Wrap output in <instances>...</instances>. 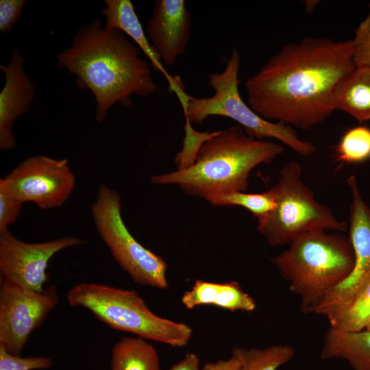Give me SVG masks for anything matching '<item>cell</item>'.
<instances>
[{"mask_svg":"<svg viewBox=\"0 0 370 370\" xmlns=\"http://www.w3.org/2000/svg\"><path fill=\"white\" fill-rule=\"evenodd\" d=\"M352 52V40L288 43L246 80L247 103L268 121L310 130L335 110L334 92L356 69Z\"/></svg>","mask_w":370,"mask_h":370,"instance_id":"1","label":"cell"},{"mask_svg":"<svg viewBox=\"0 0 370 370\" xmlns=\"http://www.w3.org/2000/svg\"><path fill=\"white\" fill-rule=\"evenodd\" d=\"M56 58L60 68L75 76L78 87L92 92L99 123L116 103L130 108L133 95L148 96L158 90L139 48L99 18L81 27L71 45Z\"/></svg>","mask_w":370,"mask_h":370,"instance_id":"2","label":"cell"},{"mask_svg":"<svg viewBox=\"0 0 370 370\" xmlns=\"http://www.w3.org/2000/svg\"><path fill=\"white\" fill-rule=\"evenodd\" d=\"M283 152L278 143L247 135L238 125L215 131L199 147L193 163L175 171L155 175L158 185H177L186 194L208 201L232 192H246L251 171L269 164Z\"/></svg>","mask_w":370,"mask_h":370,"instance_id":"3","label":"cell"},{"mask_svg":"<svg viewBox=\"0 0 370 370\" xmlns=\"http://www.w3.org/2000/svg\"><path fill=\"white\" fill-rule=\"evenodd\" d=\"M288 245L271 260L291 291L299 297L301 312L310 314L323 297L352 272L353 248L349 236L328 231L302 234Z\"/></svg>","mask_w":370,"mask_h":370,"instance_id":"4","label":"cell"},{"mask_svg":"<svg viewBox=\"0 0 370 370\" xmlns=\"http://www.w3.org/2000/svg\"><path fill=\"white\" fill-rule=\"evenodd\" d=\"M240 66V53L234 48L224 70L208 75V85L214 91L212 96L194 97L184 91L183 85L176 88L174 93L182 106L185 121L201 125L211 116L227 117L253 138L279 140L303 156L314 154L315 145L301 139L292 126L264 119L243 101L238 89Z\"/></svg>","mask_w":370,"mask_h":370,"instance_id":"5","label":"cell"},{"mask_svg":"<svg viewBox=\"0 0 370 370\" xmlns=\"http://www.w3.org/2000/svg\"><path fill=\"white\" fill-rule=\"evenodd\" d=\"M66 299L71 306L86 308L110 328L146 340L182 347L192 337L190 327L156 315L134 290L82 282L69 290Z\"/></svg>","mask_w":370,"mask_h":370,"instance_id":"6","label":"cell"},{"mask_svg":"<svg viewBox=\"0 0 370 370\" xmlns=\"http://www.w3.org/2000/svg\"><path fill=\"white\" fill-rule=\"evenodd\" d=\"M271 190L275 206L258 223V230L271 247L288 245L309 232L343 233L347 230L346 221L338 219L328 206L314 199L302 180V169L297 162L291 161L280 169L278 180Z\"/></svg>","mask_w":370,"mask_h":370,"instance_id":"7","label":"cell"},{"mask_svg":"<svg viewBox=\"0 0 370 370\" xmlns=\"http://www.w3.org/2000/svg\"><path fill=\"white\" fill-rule=\"evenodd\" d=\"M91 214L112 256L136 283L162 290L169 288L166 261L130 233L121 216V197L116 191L101 184L91 206Z\"/></svg>","mask_w":370,"mask_h":370,"instance_id":"8","label":"cell"},{"mask_svg":"<svg viewBox=\"0 0 370 370\" xmlns=\"http://www.w3.org/2000/svg\"><path fill=\"white\" fill-rule=\"evenodd\" d=\"M347 183L352 197L349 238L354 264L348 277L328 292L312 310V314L324 316L328 321L343 311L370 282V206L360 194L356 177H349Z\"/></svg>","mask_w":370,"mask_h":370,"instance_id":"9","label":"cell"},{"mask_svg":"<svg viewBox=\"0 0 370 370\" xmlns=\"http://www.w3.org/2000/svg\"><path fill=\"white\" fill-rule=\"evenodd\" d=\"M0 185L23 204L32 202L47 210L66 202L75 188V177L66 159L37 155L1 178Z\"/></svg>","mask_w":370,"mask_h":370,"instance_id":"10","label":"cell"},{"mask_svg":"<svg viewBox=\"0 0 370 370\" xmlns=\"http://www.w3.org/2000/svg\"><path fill=\"white\" fill-rule=\"evenodd\" d=\"M55 286L41 292L22 288L2 280L0 288V345L20 355L32 333L59 303Z\"/></svg>","mask_w":370,"mask_h":370,"instance_id":"11","label":"cell"},{"mask_svg":"<svg viewBox=\"0 0 370 370\" xmlns=\"http://www.w3.org/2000/svg\"><path fill=\"white\" fill-rule=\"evenodd\" d=\"M86 243L66 236L42 242L27 243L9 231L0 232V273L2 280L32 291L41 292L47 280L50 259L58 252Z\"/></svg>","mask_w":370,"mask_h":370,"instance_id":"12","label":"cell"},{"mask_svg":"<svg viewBox=\"0 0 370 370\" xmlns=\"http://www.w3.org/2000/svg\"><path fill=\"white\" fill-rule=\"evenodd\" d=\"M149 42L162 62L172 66L188 47L190 14L183 0H157L147 26Z\"/></svg>","mask_w":370,"mask_h":370,"instance_id":"13","label":"cell"},{"mask_svg":"<svg viewBox=\"0 0 370 370\" xmlns=\"http://www.w3.org/2000/svg\"><path fill=\"white\" fill-rule=\"evenodd\" d=\"M25 58L17 49L12 53L7 65H0L5 84L0 92V149L12 150L16 146L12 128L16 120L27 112L34 100L36 88L23 66Z\"/></svg>","mask_w":370,"mask_h":370,"instance_id":"14","label":"cell"},{"mask_svg":"<svg viewBox=\"0 0 370 370\" xmlns=\"http://www.w3.org/2000/svg\"><path fill=\"white\" fill-rule=\"evenodd\" d=\"M102 15L105 18V27L121 31L129 36L149 60L152 67L162 73L173 90L180 82L178 76L168 73L163 64L146 35L142 24L130 0H106Z\"/></svg>","mask_w":370,"mask_h":370,"instance_id":"15","label":"cell"},{"mask_svg":"<svg viewBox=\"0 0 370 370\" xmlns=\"http://www.w3.org/2000/svg\"><path fill=\"white\" fill-rule=\"evenodd\" d=\"M321 358L345 360L353 370H370V330L340 331L329 327Z\"/></svg>","mask_w":370,"mask_h":370,"instance_id":"16","label":"cell"},{"mask_svg":"<svg viewBox=\"0 0 370 370\" xmlns=\"http://www.w3.org/2000/svg\"><path fill=\"white\" fill-rule=\"evenodd\" d=\"M333 102L358 123L370 121V72L355 69L337 86Z\"/></svg>","mask_w":370,"mask_h":370,"instance_id":"17","label":"cell"},{"mask_svg":"<svg viewBox=\"0 0 370 370\" xmlns=\"http://www.w3.org/2000/svg\"><path fill=\"white\" fill-rule=\"evenodd\" d=\"M111 370H161L155 347L139 336H123L111 352Z\"/></svg>","mask_w":370,"mask_h":370,"instance_id":"18","label":"cell"},{"mask_svg":"<svg viewBox=\"0 0 370 370\" xmlns=\"http://www.w3.org/2000/svg\"><path fill=\"white\" fill-rule=\"evenodd\" d=\"M295 351L289 345H273L265 348L234 347L232 355L240 362L239 370H278L290 362Z\"/></svg>","mask_w":370,"mask_h":370,"instance_id":"19","label":"cell"},{"mask_svg":"<svg viewBox=\"0 0 370 370\" xmlns=\"http://www.w3.org/2000/svg\"><path fill=\"white\" fill-rule=\"evenodd\" d=\"M208 201L214 206L244 208L256 218L258 223L263 221L275 206V197L271 188L260 193L232 192L214 197Z\"/></svg>","mask_w":370,"mask_h":370,"instance_id":"20","label":"cell"},{"mask_svg":"<svg viewBox=\"0 0 370 370\" xmlns=\"http://www.w3.org/2000/svg\"><path fill=\"white\" fill-rule=\"evenodd\" d=\"M369 319L370 282L343 311L329 321V327L340 331H360L365 329Z\"/></svg>","mask_w":370,"mask_h":370,"instance_id":"21","label":"cell"},{"mask_svg":"<svg viewBox=\"0 0 370 370\" xmlns=\"http://www.w3.org/2000/svg\"><path fill=\"white\" fill-rule=\"evenodd\" d=\"M337 160L343 164H357L370 159V128L358 125L343 135L336 149Z\"/></svg>","mask_w":370,"mask_h":370,"instance_id":"22","label":"cell"},{"mask_svg":"<svg viewBox=\"0 0 370 370\" xmlns=\"http://www.w3.org/2000/svg\"><path fill=\"white\" fill-rule=\"evenodd\" d=\"M212 305L230 312H252L256 308L255 300L235 281L219 283Z\"/></svg>","mask_w":370,"mask_h":370,"instance_id":"23","label":"cell"},{"mask_svg":"<svg viewBox=\"0 0 370 370\" xmlns=\"http://www.w3.org/2000/svg\"><path fill=\"white\" fill-rule=\"evenodd\" d=\"M353 45V60L356 69L370 72V6L367 16L356 29Z\"/></svg>","mask_w":370,"mask_h":370,"instance_id":"24","label":"cell"},{"mask_svg":"<svg viewBox=\"0 0 370 370\" xmlns=\"http://www.w3.org/2000/svg\"><path fill=\"white\" fill-rule=\"evenodd\" d=\"M53 360L46 356L21 357L9 353L0 345V370L47 369L53 366Z\"/></svg>","mask_w":370,"mask_h":370,"instance_id":"25","label":"cell"},{"mask_svg":"<svg viewBox=\"0 0 370 370\" xmlns=\"http://www.w3.org/2000/svg\"><path fill=\"white\" fill-rule=\"evenodd\" d=\"M22 204L0 185V232L8 230V227L16 221Z\"/></svg>","mask_w":370,"mask_h":370,"instance_id":"26","label":"cell"},{"mask_svg":"<svg viewBox=\"0 0 370 370\" xmlns=\"http://www.w3.org/2000/svg\"><path fill=\"white\" fill-rule=\"evenodd\" d=\"M26 0L0 1V32H10L20 18Z\"/></svg>","mask_w":370,"mask_h":370,"instance_id":"27","label":"cell"},{"mask_svg":"<svg viewBox=\"0 0 370 370\" xmlns=\"http://www.w3.org/2000/svg\"><path fill=\"white\" fill-rule=\"evenodd\" d=\"M240 362L238 358L232 355L226 360H219L206 363L201 370H239Z\"/></svg>","mask_w":370,"mask_h":370,"instance_id":"28","label":"cell"},{"mask_svg":"<svg viewBox=\"0 0 370 370\" xmlns=\"http://www.w3.org/2000/svg\"><path fill=\"white\" fill-rule=\"evenodd\" d=\"M170 370H201L199 358L194 353H186L180 361L171 367Z\"/></svg>","mask_w":370,"mask_h":370,"instance_id":"29","label":"cell"},{"mask_svg":"<svg viewBox=\"0 0 370 370\" xmlns=\"http://www.w3.org/2000/svg\"><path fill=\"white\" fill-rule=\"evenodd\" d=\"M317 1H307L305 3L306 9L308 12H311L317 3Z\"/></svg>","mask_w":370,"mask_h":370,"instance_id":"30","label":"cell"},{"mask_svg":"<svg viewBox=\"0 0 370 370\" xmlns=\"http://www.w3.org/2000/svg\"><path fill=\"white\" fill-rule=\"evenodd\" d=\"M365 330H370V319L368 321Z\"/></svg>","mask_w":370,"mask_h":370,"instance_id":"31","label":"cell"},{"mask_svg":"<svg viewBox=\"0 0 370 370\" xmlns=\"http://www.w3.org/2000/svg\"><path fill=\"white\" fill-rule=\"evenodd\" d=\"M369 5L370 6V3H369Z\"/></svg>","mask_w":370,"mask_h":370,"instance_id":"32","label":"cell"}]
</instances>
